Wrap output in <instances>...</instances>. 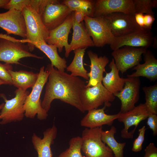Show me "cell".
<instances>
[{"mask_svg": "<svg viewBox=\"0 0 157 157\" xmlns=\"http://www.w3.org/2000/svg\"><path fill=\"white\" fill-rule=\"evenodd\" d=\"M45 69L49 74L41 102L42 108L48 113L52 101L58 99L84 113L85 111L81 103L80 97L85 87V82L78 77L58 70L51 64H48Z\"/></svg>", "mask_w": 157, "mask_h": 157, "instance_id": "cell-1", "label": "cell"}, {"mask_svg": "<svg viewBox=\"0 0 157 157\" xmlns=\"http://www.w3.org/2000/svg\"><path fill=\"white\" fill-rule=\"evenodd\" d=\"M24 42V39L19 40L0 33V61L11 65H20L19 61L23 58H43V57L31 53L28 46Z\"/></svg>", "mask_w": 157, "mask_h": 157, "instance_id": "cell-2", "label": "cell"}, {"mask_svg": "<svg viewBox=\"0 0 157 157\" xmlns=\"http://www.w3.org/2000/svg\"><path fill=\"white\" fill-rule=\"evenodd\" d=\"M38 73L37 81L26 98L24 108L26 117L33 119L37 115V118L42 120L47 118L48 115L42 107L40 97L43 87L48 81L49 73L43 66Z\"/></svg>", "mask_w": 157, "mask_h": 157, "instance_id": "cell-3", "label": "cell"}, {"mask_svg": "<svg viewBox=\"0 0 157 157\" xmlns=\"http://www.w3.org/2000/svg\"><path fill=\"white\" fill-rule=\"evenodd\" d=\"M102 126L85 128L82 131L81 151L85 157H113L111 149L102 140Z\"/></svg>", "mask_w": 157, "mask_h": 157, "instance_id": "cell-4", "label": "cell"}, {"mask_svg": "<svg viewBox=\"0 0 157 157\" xmlns=\"http://www.w3.org/2000/svg\"><path fill=\"white\" fill-rule=\"evenodd\" d=\"M26 30V38L24 39L27 43L30 51L34 49L32 44L44 41L46 42L49 31L44 24L41 16L28 6L24 8L22 11Z\"/></svg>", "mask_w": 157, "mask_h": 157, "instance_id": "cell-5", "label": "cell"}, {"mask_svg": "<svg viewBox=\"0 0 157 157\" xmlns=\"http://www.w3.org/2000/svg\"><path fill=\"white\" fill-rule=\"evenodd\" d=\"M15 97L9 100H8L3 94L0 95L5 102L0 110V124L20 121L25 116L24 106L29 92L17 89L15 91Z\"/></svg>", "mask_w": 157, "mask_h": 157, "instance_id": "cell-6", "label": "cell"}, {"mask_svg": "<svg viewBox=\"0 0 157 157\" xmlns=\"http://www.w3.org/2000/svg\"><path fill=\"white\" fill-rule=\"evenodd\" d=\"M115 99V97L105 88L102 83L94 86L85 87L80 97L85 111L98 108L104 104L106 107H110V102Z\"/></svg>", "mask_w": 157, "mask_h": 157, "instance_id": "cell-7", "label": "cell"}, {"mask_svg": "<svg viewBox=\"0 0 157 157\" xmlns=\"http://www.w3.org/2000/svg\"><path fill=\"white\" fill-rule=\"evenodd\" d=\"M102 17L115 38L123 37L142 28L136 22L134 15L115 12Z\"/></svg>", "mask_w": 157, "mask_h": 157, "instance_id": "cell-8", "label": "cell"}, {"mask_svg": "<svg viewBox=\"0 0 157 157\" xmlns=\"http://www.w3.org/2000/svg\"><path fill=\"white\" fill-rule=\"evenodd\" d=\"M84 21L94 46L103 47L106 44H110L115 37L103 17H91L86 16Z\"/></svg>", "mask_w": 157, "mask_h": 157, "instance_id": "cell-9", "label": "cell"}, {"mask_svg": "<svg viewBox=\"0 0 157 157\" xmlns=\"http://www.w3.org/2000/svg\"><path fill=\"white\" fill-rule=\"evenodd\" d=\"M147 49L124 46L113 51L111 55L117 69L122 74L140 64L142 56Z\"/></svg>", "mask_w": 157, "mask_h": 157, "instance_id": "cell-10", "label": "cell"}, {"mask_svg": "<svg viewBox=\"0 0 157 157\" xmlns=\"http://www.w3.org/2000/svg\"><path fill=\"white\" fill-rule=\"evenodd\" d=\"M155 37L151 30L142 28L120 38H114L110 47L113 51L124 46L148 49L153 46Z\"/></svg>", "mask_w": 157, "mask_h": 157, "instance_id": "cell-11", "label": "cell"}, {"mask_svg": "<svg viewBox=\"0 0 157 157\" xmlns=\"http://www.w3.org/2000/svg\"><path fill=\"white\" fill-rule=\"evenodd\" d=\"M72 12L59 0H54L46 7L41 16L42 21L49 31L62 24Z\"/></svg>", "mask_w": 157, "mask_h": 157, "instance_id": "cell-12", "label": "cell"}, {"mask_svg": "<svg viewBox=\"0 0 157 157\" xmlns=\"http://www.w3.org/2000/svg\"><path fill=\"white\" fill-rule=\"evenodd\" d=\"M73 21V11L61 25L49 31L46 42L49 44L56 46L59 52L65 48V55L68 58L69 55V45L68 42V36L72 27Z\"/></svg>", "mask_w": 157, "mask_h": 157, "instance_id": "cell-13", "label": "cell"}, {"mask_svg": "<svg viewBox=\"0 0 157 157\" xmlns=\"http://www.w3.org/2000/svg\"><path fill=\"white\" fill-rule=\"evenodd\" d=\"M140 84L139 77H127L122 89L114 95L121 101V113H126L135 106L139 99Z\"/></svg>", "mask_w": 157, "mask_h": 157, "instance_id": "cell-14", "label": "cell"}, {"mask_svg": "<svg viewBox=\"0 0 157 157\" xmlns=\"http://www.w3.org/2000/svg\"><path fill=\"white\" fill-rule=\"evenodd\" d=\"M149 114L144 103H141L126 113L121 112L117 119L124 125V128L121 131L122 138H132L133 134L131 131H129V128L134 126L135 128L133 130L135 131L140 123L147 119Z\"/></svg>", "mask_w": 157, "mask_h": 157, "instance_id": "cell-15", "label": "cell"}, {"mask_svg": "<svg viewBox=\"0 0 157 157\" xmlns=\"http://www.w3.org/2000/svg\"><path fill=\"white\" fill-rule=\"evenodd\" d=\"M0 27L7 34H13L26 39V26L21 11L10 9L0 13Z\"/></svg>", "mask_w": 157, "mask_h": 157, "instance_id": "cell-16", "label": "cell"}, {"mask_svg": "<svg viewBox=\"0 0 157 157\" xmlns=\"http://www.w3.org/2000/svg\"><path fill=\"white\" fill-rule=\"evenodd\" d=\"M121 12L134 15L133 0H97L93 17L104 16L111 13Z\"/></svg>", "mask_w": 157, "mask_h": 157, "instance_id": "cell-17", "label": "cell"}, {"mask_svg": "<svg viewBox=\"0 0 157 157\" xmlns=\"http://www.w3.org/2000/svg\"><path fill=\"white\" fill-rule=\"evenodd\" d=\"M106 106L101 108L94 109L88 111L87 113L80 122L81 126L85 128H94L104 125L110 126L114 120L119 117L121 112L113 115L106 114L105 110Z\"/></svg>", "mask_w": 157, "mask_h": 157, "instance_id": "cell-18", "label": "cell"}, {"mask_svg": "<svg viewBox=\"0 0 157 157\" xmlns=\"http://www.w3.org/2000/svg\"><path fill=\"white\" fill-rule=\"evenodd\" d=\"M58 132L55 124L43 133L42 138L33 133L31 137L32 144L37 152L38 157H53L51 146L54 143Z\"/></svg>", "mask_w": 157, "mask_h": 157, "instance_id": "cell-19", "label": "cell"}, {"mask_svg": "<svg viewBox=\"0 0 157 157\" xmlns=\"http://www.w3.org/2000/svg\"><path fill=\"white\" fill-rule=\"evenodd\" d=\"M87 54L91 64L90 71L88 73L89 81L85 87L94 86L102 83L104 72H106L105 67L109 62L108 58L105 56L99 57L91 50L88 51Z\"/></svg>", "mask_w": 157, "mask_h": 157, "instance_id": "cell-20", "label": "cell"}, {"mask_svg": "<svg viewBox=\"0 0 157 157\" xmlns=\"http://www.w3.org/2000/svg\"><path fill=\"white\" fill-rule=\"evenodd\" d=\"M143 55L144 62L134 67L132 70L135 71L127 75L128 78L140 76L146 78L151 81L157 79V60L153 54L148 49Z\"/></svg>", "mask_w": 157, "mask_h": 157, "instance_id": "cell-21", "label": "cell"}, {"mask_svg": "<svg viewBox=\"0 0 157 157\" xmlns=\"http://www.w3.org/2000/svg\"><path fill=\"white\" fill-rule=\"evenodd\" d=\"M72 39L69 44V52L76 49L94 47V43L87 30L84 23L78 24L74 16Z\"/></svg>", "mask_w": 157, "mask_h": 157, "instance_id": "cell-22", "label": "cell"}, {"mask_svg": "<svg viewBox=\"0 0 157 157\" xmlns=\"http://www.w3.org/2000/svg\"><path fill=\"white\" fill-rule=\"evenodd\" d=\"M110 71L106 72L102 82L105 88L113 95L121 91L123 88L126 78H121L119 74V71L117 69L112 58L109 65Z\"/></svg>", "mask_w": 157, "mask_h": 157, "instance_id": "cell-23", "label": "cell"}, {"mask_svg": "<svg viewBox=\"0 0 157 157\" xmlns=\"http://www.w3.org/2000/svg\"><path fill=\"white\" fill-rule=\"evenodd\" d=\"M32 45L34 49L36 47L47 56L52 66L60 71H65L67 67V61L65 58L59 56L56 46L49 44L44 41L33 43Z\"/></svg>", "mask_w": 157, "mask_h": 157, "instance_id": "cell-24", "label": "cell"}, {"mask_svg": "<svg viewBox=\"0 0 157 157\" xmlns=\"http://www.w3.org/2000/svg\"><path fill=\"white\" fill-rule=\"evenodd\" d=\"M11 75L12 85L17 89L26 90L29 88H33L38 79L39 73L32 72L20 70L9 71Z\"/></svg>", "mask_w": 157, "mask_h": 157, "instance_id": "cell-25", "label": "cell"}, {"mask_svg": "<svg viewBox=\"0 0 157 157\" xmlns=\"http://www.w3.org/2000/svg\"><path fill=\"white\" fill-rule=\"evenodd\" d=\"M88 48L78 49L74 50V56L70 64L66 68L67 71L71 72L72 76H80L87 80H89L87 71L83 66V57Z\"/></svg>", "mask_w": 157, "mask_h": 157, "instance_id": "cell-26", "label": "cell"}, {"mask_svg": "<svg viewBox=\"0 0 157 157\" xmlns=\"http://www.w3.org/2000/svg\"><path fill=\"white\" fill-rule=\"evenodd\" d=\"M116 132V128L113 126L109 130H103L101 133L102 140L112 150L114 157H124V149L126 143H119L116 141L114 136Z\"/></svg>", "mask_w": 157, "mask_h": 157, "instance_id": "cell-27", "label": "cell"}, {"mask_svg": "<svg viewBox=\"0 0 157 157\" xmlns=\"http://www.w3.org/2000/svg\"><path fill=\"white\" fill-rule=\"evenodd\" d=\"M62 3L67 6L72 11L81 12L88 16L93 17L96 0H64Z\"/></svg>", "mask_w": 157, "mask_h": 157, "instance_id": "cell-28", "label": "cell"}, {"mask_svg": "<svg viewBox=\"0 0 157 157\" xmlns=\"http://www.w3.org/2000/svg\"><path fill=\"white\" fill-rule=\"evenodd\" d=\"M145 95L144 103L150 114H157V83L149 86L143 87Z\"/></svg>", "mask_w": 157, "mask_h": 157, "instance_id": "cell-29", "label": "cell"}, {"mask_svg": "<svg viewBox=\"0 0 157 157\" xmlns=\"http://www.w3.org/2000/svg\"><path fill=\"white\" fill-rule=\"evenodd\" d=\"M82 143L81 137L77 136L72 138L69 141V147L57 157H85L81 152Z\"/></svg>", "mask_w": 157, "mask_h": 157, "instance_id": "cell-30", "label": "cell"}, {"mask_svg": "<svg viewBox=\"0 0 157 157\" xmlns=\"http://www.w3.org/2000/svg\"><path fill=\"white\" fill-rule=\"evenodd\" d=\"M135 13L154 15L153 9L157 6L156 0H133Z\"/></svg>", "mask_w": 157, "mask_h": 157, "instance_id": "cell-31", "label": "cell"}, {"mask_svg": "<svg viewBox=\"0 0 157 157\" xmlns=\"http://www.w3.org/2000/svg\"><path fill=\"white\" fill-rule=\"evenodd\" d=\"M13 70L11 64L0 63V80L4 82L6 84L12 85L11 77L9 71Z\"/></svg>", "mask_w": 157, "mask_h": 157, "instance_id": "cell-32", "label": "cell"}, {"mask_svg": "<svg viewBox=\"0 0 157 157\" xmlns=\"http://www.w3.org/2000/svg\"><path fill=\"white\" fill-rule=\"evenodd\" d=\"M54 0H30L28 6L34 10L41 16L47 6Z\"/></svg>", "mask_w": 157, "mask_h": 157, "instance_id": "cell-33", "label": "cell"}, {"mask_svg": "<svg viewBox=\"0 0 157 157\" xmlns=\"http://www.w3.org/2000/svg\"><path fill=\"white\" fill-rule=\"evenodd\" d=\"M29 1L30 0H10L2 8L22 11L24 8L28 6Z\"/></svg>", "mask_w": 157, "mask_h": 157, "instance_id": "cell-34", "label": "cell"}, {"mask_svg": "<svg viewBox=\"0 0 157 157\" xmlns=\"http://www.w3.org/2000/svg\"><path fill=\"white\" fill-rule=\"evenodd\" d=\"M146 127L143 126L138 130V135L133 143L132 151L137 152L141 151L142 148V144L144 140Z\"/></svg>", "mask_w": 157, "mask_h": 157, "instance_id": "cell-35", "label": "cell"}, {"mask_svg": "<svg viewBox=\"0 0 157 157\" xmlns=\"http://www.w3.org/2000/svg\"><path fill=\"white\" fill-rule=\"evenodd\" d=\"M147 124L153 131V135L156 136L157 135V115L150 114L147 118Z\"/></svg>", "mask_w": 157, "mask_h": 157, "instance_id": "cell-36", "label": "cell"}, {"mask_svg": "<svg viewBox=\"0 0 157 157\" xmlns=\"http://www.w3.org/2000/svg\"><path fill=\"white\" fill-rule=\"evenodd\" d=\"M143 157H157V148L154 143H150L144 149Z\"/></svg>", "mask_w": 157, "mask_h": 157, "instance_id": "cell-37", "label": "cell"}, {"mask_svg": "<svg viewBox=\"0 0 157 157\" xmlns=\"http://www.w3.org/2000/svg\"><path fill=\"white\" fill-rule=\"evenodd\" d=\"M155 18L154 15L144 14V28L151 30Z\"/></svg>", "mask_w": 157, "mask_h": 157, "instance_id": "cell-38", "label": "cell"}, {"mask_svg": "<svg viewBox=\"0 0 157 157\" xmlns=\"http://www.w3.org/2000/svg\"><path fill=\"white\" fill-rule=\"evenodd\" d=\"M134 17L137 24L140 28H144V14L140 13H135L134 15Z\"/></svg>", "mask_w": 157, "mask_h": 157, "instance_id": "cell-39", "label": "cell"}, {"mask_svg": "<svg viewBox=\"0 0 157 157\" xmlns=\"http://www.w3.org/2000/svg\"><path fill=\"white\" fill-rule=\"evenodd\" d=\"M73 12L74 18L76 22L79 24L83 22L86 16L85 14L80 11L76 10Z\"/></svg>", "mask_w": 157, "mask_h": 157, "instance_id": "cell-40", "label": "cell"}, {"mask_svg": "<svg viewBox=\"0 0 157 157\" xmlns=\"http://www.w3.org/2000/svg\"><path fill=\"white\" fill-rule=\"evenodd\" d=\"M10 0H0V8H2Z\"/></svg>", "mask_w": 157, "mask_h": 157, "instance_id": "cell-41", "label": "cell"}, {"mask_svg": "<svg viewBox=\"0 0 157 157\" xmlns=\"http://www.w3.org/2000/svg\"><path fill=\"white\" fill-rule=\"evenodd\" d=\"M4 104V103H2L0 104V111L3 107Z\"/></svg>", "mask_w": 157, "mask_h": 157, "instance_id": "cell-42", "label": "cell"}, {"mask_svg": "<svg viewBox=\"0 0 157 157\" xmlns=\"http://www.w3.org/2000/svg\"><path fill=\"white\" fill-rule=\"evenodd\" d=\"M3 84H6L4 82L0 80V86Z\"/></svg>", "mask_w": 157, "mask_h": 157, "instance_id": "cell-43", "label": "cell"}]
</instances>
